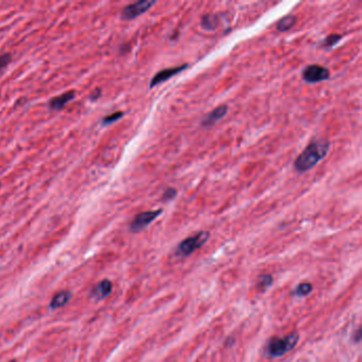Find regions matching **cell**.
<instances>
[{"instance_id":"obj_1","label":"cell","mask_w":362,"mask_h":362,"mask_svg":"<svg viewBox=\"0 0 362 362\" xmlns=\"http://www.w3.org/2000/svg\"><path fill=\"white\" fill-rule=\"evenodd\" d=\"M330 144L327 139L314 138L308 144L295 162V168L299 173H305L324 160L328 154Z\"/></svg>"},{"instance_id":"obj_2","label":"cell","mask_w":362,"mask_h":362,"mask_svg":"<svg viewBox=\"0 0 362 362\" xmlns=\"http://www.w3.org/2000/svg\"><path fill=\"white\" fill-rule=\"evenodd\" d=\"M299 333L293 331L283 338H272L267 345V353L272 358H280L289 353L299 342Z\"/></svg>"},{"instance_id":"obj_3","label":"cell","mask_w":362,"mask_h":362,"mask_svg":"<svg viewBox=\"0 0 362 362\" xmlns=\"http://www.w3.org/2000/svg\"><path fill=\"white\" fill-rule=\"evenodd\" d=\"M210 237H211L210 232L207 231L199 232L198 234L191 236V237H188L183 241H180L179 244L177 245L176 253L184 257L189 256L193 252H196L197 250L202 247L207 242V240L210 239Z\"/></svg>"},{"instance_id":"obj_4","label":"cell","mask_w":362,"mask_h":362,"mask_svg":"<svg viewBox=\"0 0 362 362\" xmlns=\"http://www.w3.org/2000/svg\"><path fill=\"white\" fill-rule=\"evenodd\" d=\"M302 77L305 82L310 83V84H315V83L328 80L330 78V72L328 68L324 66L312 64L304 68V71L302 72Z\"/></svg>"},{"instance_id":"obj_5","label":"cell","mask_w":362,"mask_h":362,"mask_svg":"<svg viewBox=\"0 0 362 362\" xmlns=\"http://www.w3.org/2000/svg\"><path fill=\"white\" fill-rule=\"evenodd\" d=\"M156 5V2L153 0H141L125 7L121 13V18L123 20H132L136 17L143 15L148 12L153 6Z\"/></svg>"},{"instance_id":"obj_6","label":"cell","mask_w":362,"mask_h":362,"mask_svg":"<svg viewBox=\"0 0 362 362\" xmlns=\"http://www.w3.org/2000/svg\"><path fill=\"white\" fill-rule=\"evenodd\" d=\"M162 213H163L162 210H156V211H148V212L138 214L137 216H135V218L131 222V225H130L131 232L139 233V232L144 231L159 216H161Z\"/></svg>"},{"instance_id":"obj_7","label":"cell","mask_w":362,"mask_h":362,"mask_svg":"<svg viewBox=\"0 0 362 362\" xmlns=\"http://www.w3.org/2000/svg\"><path fill=\"white\" fill-rule=\"evenodd\" d=\"M188 66H189L188 64H183V65H179V66L163 69V71L159 72L157 74L154 75V77L152 78V80L150 82V88L155 87V86L162 84V83L170 80L172 77H174V76L180 74L182 72L186 71V69L188 68Z\"/></svg>"},{"instance_id":"obj_8","label":"cell","mask_w":362,"mask_h":362,"mask_svg":"<svg viewBox=\"0 0 362 362\" xmlns=\"http://www.w3.org/2000/svg\"><path fill=\"white\" fill-rule=\"evenodd\" d=\"M228 109H229V106L225 104H221V105L217 106L216 108H214L211 113H208L203 118V120L201 122L202 127H204V128L212 127L213 124H215L216 122H218L220 119H222L227 115Z\"/></svg>"},{"instance_id":"obj_9","label":"cell","mask_w":362,"mask_h":362,"mask_svg":"<svg viewBox=\"0 0 362 362\" xmlns=\"http://www.w3.org/2000/svg\"><path fill=\"white\" fill-rule=\"evenodd\" d=\"M113 290V285L112 282L108 280H103L97 284L93 290H92V298H94L96 301H101L106 299L110 293H112Z\"/></svg>"},{"instance_id":"obj_10","label":"cell","mask_w":362,"mask_h":362,"mask_svg":"<svg viewBox=\"0 0 362 362\" xmlns=\"http://www.w3.org/2000/svg\"><path fill=\"white\" fill-rule=\"evenodd\" d=\"M72 297H73V295H72L71 291L63 290V291L58 292V293L52 298V300L50 302V308L52 310H55V309L64 307V306L72 300Z\"/></svg>"},{"instance_id":"obj_11","label":"cell","mask_w":362,"mask_h":362,"mask_svg":"<svg viewBox=\"0 0 362 362\" xmlns=\"http://www.w3.org/2000/svg\"><path fill=\"white\" fill-rule=\"evenodd\" d=\"M74 98H75V92L74 90L67 92L61 96H58L55 97V98L51 99L49 102V107L53 110H60Z\"/></svg>"},{"instance_id":"obj_12","label":"cell","mask_w":362,"mask_h":362,"mask_svg":"<svg viewBox=\"0 0 362 362\" xmlns=\"http://www.w3.org/2000/svg\"><path fill=\"white\" fill-rule=\"evenodd\" d=\"M219 17L215 14H206L201 18V28L205 31H215L219 26Z\"/></svg>"},{"instance_id":"obj_13","label":"cell","mask_w":362,"mask_h":362,"mask_svg":"<svg viewBox=\"0 0 362 362\" xmlns=\"http://www.w3.org/2000/svg\"><path fill=\"white\" fill-rule=\"evenodd\" d=\"M297 24V17L295 15H287L282 17L276 24V29L280 32H287L291 30Z\"/></svg>"},{"instance_id":"obj_14","label":"cell","mask_w":362,"mask_h":362,"mask_svg":"<svg viewBox=\"0 0 362 362\" xmlns=\"http://www.w3.org/2000/svg\"><path fill=\"white\" fill-rule=\"evenodd\" d=\"M342 38H343V36L340 34H330L322 40V47L326 48V49L335 47L336 45H338L340 43V40Z\"/></svg>"},{"instance_id":"obj_15","label":"cell","mask_w":362,"mask_h":362,"mask_svg":"<svg viewBox=\"0 0 362 362\" xmlns=\"http://www.w3.org/2000/svg\"><path fill=\"white\" fill-rule=\"evenodd\" d=\"M311 291H312L311 284H309V283H302L296 288L293 293L296 296H298V297H306V296H308Z\"/></svg>"},{"instance_id":"obj_16","label":"cell","mask_w":362,"mask_h":362,"mask_svg":"<svg viewBox=\"0 0 362 362\" xmlns=\"http://www.w3.org/2000/svg\"><path fill=\"white\" fill-rule=\"evenodd\" d=\"M123 115H124V113H123V112H115V113H113V114H110V115H108V116L104 117V118H103L102 123H103L104 125L112 124V123H114V122L118 121V120H119V119H120Z\"/></svg>"},{"instance_id":"obj_17","label":"cell","mask_w":362,"mask_h":362,"mask_svg":"<svg viewBox=\"0 0 362 362\" xmlns=\"http://www.w3.org/2000/svg\"><path fill=\"white\" fill-rule=\"evenodd\" d=\"M176 189L174 188H167L164 193H163V201L164 202H169V201H172L175 197H176Z\"/></svg>"},{"instance_id":"obj_18","label":"cell","mask_w":362,"mask_h":362,"mask_svg":"<svg viewBox=\"0 0 362 362\" xmlns=\"http://www.w3.org/2000/svg\"><path fill=\"white\" fill-rule=\"evenodd\" d=\"M272 282H273V278L271 275H262L260 278H259V286L260 288H268L272 285Z\"/></svg>"},{"instance_id":"obj_19","label":"cell","mask_w":362,"mask_h":362,"mask_svg":"<svg viewBox=\"0 0 362 362\" xmlns=\"http://www.w3.org/2000/svg\"><path fill=\"white\" fill-rule=\"evenodd\" d=\"M11 61V55L6 53V54H2L0 55V71L4 69L6 66H8V64Z\"/></svg>"},{"instance_id":"obj_20","label":"cell","mask_w":362,"mask_h":362,"mask_svg":"<svg viewBox=\"0 0 362 362\" xmlns=\"http://www.w3.org/2000/svg\"><path fill=\"white\" fill-rule=\"evenodd\" d=\"M10 362H17V361H16V360H11Z\"/></svg>"}]
</instances>
